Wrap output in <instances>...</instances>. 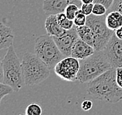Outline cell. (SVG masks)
Masks as SVG:
<instances>
[{
    "label": "cell",
    "mask_w": 122,
    "mask_h": 115,
    "mask_svg": "<svg viewBox=\"0 0 122 115\" xmlns=\"http://www.w3.org/2000/svg\"><path fill=\"white\" fill-rule=\"evenodd\" d=\"M80 1H81V0H80Z\"/></svg>",
    "instance_id": "cell-31"
},
{
    "label": "cell",
    "mask_w": 122,
    "mask_h": 115,
    "mask_svg": "<svg viewBox=\"0 0 122 115\" xmlns=\"http://www.w3.org/2000/svg\"><path fill=\"white\" fill-rule=\"evenodd\" d=\"M3 82L10 85L15 92H18L24 85L21 63L19 60L13 45L8 48L6 55L2 59Z\"/></svg>",
    "instance_id": "cell-4"
},
{
    "label": "cell",
    "mask_w": 122,
    "mask_h": 115,
    "mask_svg": "<svg viewBox=\"0 0 122 115\" xmlns=\"http://www.w3.org/2000/svg\"><path fill=\"white\" fill-rule=\"evenodd\" d=\"M35 54L42 60L51 69L54 68L61 59L64 55L58 48L52 36L44 34L38 37L35 40Z\"/></svg>",
    "instance_id": "cell-5"
},
{
    "label": "cell",
    "mask_w": 122,
    "mask_h": 115,
    "mask_svg": "<svg viewBox=\"0 0 122 115\" xmlns=\"http://www.w3.org/2000/svg\"><path fill=\"white\" fill-rule=\"evenodd\" d=\"M44 25L47 34L52 37H61L66 32L59 24L56 15H49L47 17Z\"/></svg>",
    "instance_id": "cell-12"
},
{
    "label": "cell",
    "mask_w": 122,
    "mask_h": 115,
    "mask_svg": "<svg viewBox=\"0 0 122 115\" xmlns=\"http://www.w3.org/2000/svg\"><path fill=\"white\" fill-rule=\"evenodd\" d=\"M80 64L79 59L72 56L65 57L61 59L54 68L55 74L59 78L68 82L77 80Z\"/></svg>",
    "instance_id": "cell-7"
},
{
    "label": "cell",
    "mask_w": 122,
    "mask_h": 115,
    "mask_svg": "<svg viewBox=\"0 0 122 115\" xmlns=\"http://www.w3.org/2000/svg\"><path fill=\"white\" fill-rule=\"evenodd\" d=\"M13 92H14V90L11 86L5 84L4 82H0V105H1L2 100L5 96L9 95V94H11Z\"/></svg>",
    "instance_id": "cell-19"
},
{
    "label": "cell",
    "mask_w": 122,
    "mask_h": 115,
    "mask_svg": "<svg viewBox=\"0 0 122 115\" xmlns=\"http://www.w3.org/2000/svg\"><path fill=\"white\" fill-rule=\"evenodd\" d=\"M114 33L116 34V36H117L119 39L122 40V26H121L120 28H118L117 30H116L114 31Z\"/></svg>",
    "instance_id": "cell-28"
},
{
    "label": "cell",
    "mask_w": 122,
    "mask_h": 115,
    "mask_svg": "<svg viewBox=\"0 0 122 115\" xmlns=\"http://www.w3.org/2000/svg\"><path fill=\"white\" fill-rule=\"evenodd\" d=\"M58 48L65 57L71 56L72 49L75 42L79 39V35L77 33L76 26H74L71 30L66 32L61 37H53Z\"/></svg>",
    "instance_id": "cell-9"
},
{
    "label": "cell",
    "mask_w": 122,
    "mask_h": 115,
    "mask_svg": "<svg viewBox=\"0 0 122 115\" xmlns=\"http://www.w3.org/2000/svg\"><path fill=\"white\" fill-rule=\"evenodd\" d=\"M0 82H3V69H2V60L0 58Z\"/></svg>",
    "instance_id": "cell-27"
},
{
    "label": "cell",
    "mask_w": 122,
    "mask_h": 115,
    "mask_svg": "<svg viewBox=\"0 0 122 115\" xmlns=\"http://www.w3.org/2000/svg\"><path fill=\"white\" fill-rule=\"evenodd\" d=\"M103 51L113 68H122V40L119 39L115 33Z\"/></svg>",
    "instance_id": "cell-8"
},
{
    "label": "cell",
    "mask_w": 122,
    "mask_h": 115,
    "mask_svg": "<svg viewBox=\"0 0 122 115\" xmlns=\"http://www.w3.org/2000/svg\"><path fill=\"white\" fill-rule=\"evenodd\" d=\"M114 0H94V3H100L103 5L104 6L107 8V10H109L110 8L111 7V5L114 2Z\"/></svg>",
    "instance_id": "cell-25"
},
{
    "label": "cell",
    "mask_w": 122,
    "mask_h": 115,
    "mask_svg": "<svg viewBox=\"0 0 122 115\" xmlns=\"http://www.w3.org/2000/svg\"><path fill=\"white\" fill-rule=\"evenodd\" d=\"M94 52L95 49L93 46L90 45L84 40L79 38L72 47L71 56L79 60H82L90 57Z\"/></svg>",
    "instance_id": "cell-11"
},
{
    "label": "cell",
    "mask_w": 122,
    "mask_h": 115,
    "mask_svg": "<svg viewBox=\"0 0 122 115\" xmlns=\"http://www.w3.org/2000/svg\"><path fill=\"white\" fill-rule=\"evenodd\" d=\"M82 4H91L94 3V0H81Z\"/></svg>",
    "instance_id": "cell-29"
},
{
    "label": "cell",
    "mask_w": 122,
    "mask_h": 115,
    "mask_svg": "<svg viewBox=\"0 0 122 115\" xmlns=\"http://www.w3.org/2000/svg\"><path fill=\"white\" fill-rule=\"evenodd\" d=\"M77 33H78L79 37L85 42L89 44L91 46H94V36L91 28L87 25H84L82 26H76Z\"/></svg>",
    "instance_id": "cell-15"
},
{
    "label": "cell",
    "mask_w": 122,
    "mask_h": 115,
    "mask_svg": "<svg viewBox=\"0 0 122 115\" xmlns=\"http://www.w3.org/2000/svg\"><path fill=\"white\" fill-rule=\"evenodd\" d=\"M42 109L40 105L37 104H31L27 106L26 109V115H41Z\"/></svg>",
    "instance_id": "cell-18"
},
{
    "label": "cell",
    "mask_w": 122,
    "mask_h": 115,
    "mask_svg": "<svg viewBox=\"0 0 122 115\" xmlns=\"http://www.w3.org/2000/svg\"><path fill=\"white\" fill-rule=\"evenodd\" d=\"M93 102L90 100H83V102L82 103V109L85 111H88L90 110V109L93 107Z\"/></svg>",
    "instance_id": "cell-26"
},
{
    "label": "cell",
    "mask_w": 122,
    "mask_h": 115,
    "mask_svg": "<svg viewBox=\"0 0 122 115\" xmlns=\"http://www.w3.org/2000/svg\"><path fill=\"white\" fill-rule=\"evenodd\" d=\"M14 34L10 26L0 22V50L9 48L13 45Z\"/></svg>",
    "instance_id": "cell-13"
},
{
    "label": "cell",
    "mask_w": 122,
    "mask_h": 115,
    "mask_svg": "<svg viewBox=\"0 0 122 115\" xmlns=\"http://www.w3.org/2000/svg\"><path fill=\"white\" fill-rule=\"evenodd\" d=\"M86 20H87V16L82 13L81 10H79L78 14H77L76 16V18L73 20L74 25L77 26V27H78V26H84L86 23Z\"/></svg>",
    "instance_id": "cell-20"
},
{
    "label": "cell",
    "mask_w": 122,
    "mask_h": 115,
    "mask_svg": "<svg viewBox=\"0 0 122 115\" xmlns=\"http://www.w3.org/2000/svg\"><path fill=\"white\" fill-rule=\"evenodd\" d=\"M93 5H94V3H91V4H82L81 7H80V10H81V11L85 14L86 16H88L91 15L92 13H93Z\"/></svg>",
    "instance_id": "cell-22"
},
{
    "label": "cell",
    "mask_w": 122,
    "mask_h": 115,
    "mask_svg": "<svg viewBox=\"0 0 122 115\" xmlns=\"http://www.w3.org/2000/svg\"><path fill=\"white\" fill-rule=\"evenodd\" d=\"M79 64L77 80L81 83H88L112 68L103 51H95L90 57L79 60Z\"/></svg>",
    "instance_id": "cell-2"
},
{
    "label": "cell",
    "mask_w": 122,
    "mask_h": 115,
    "mask_svg": "<svg viewBox=\"0 0 122 115\" xmlns=\"http://www.w3.org/2000/svg\"><path fill=\"white\" fill-rule=\"evenodd\" d=\"M19 115H23V114H19Z\"/></svg>",
    "instance_id": "cell-30"
},
{
    "label": "cell",
    "mask_w": 122,
    "mask_h": 115,
    "mask_svg": "<svg viewBox=\"0 0 122 115\" xmlns=\"http://www.w3.org/2000/svg\"><path fill=\"white\" fill-rule=\"evenodd\" d=\"M79 6H78L76 4H71L69 5H68L67 8L65 9V13L66 16L68 17L69 20H73L76 18V15L78 14L79 11Z\"/></svg>",
    "instance_id": "cell-17"
},
{
    "label": "cell",
    "mask_w": 122,
    "mask_h": 115,
    "mask_svg": "<svg viewBox=\"0 0 122 115\" xmlns=\"http://www.w3.org/2000/svg\"><path fill=\"white\" fill-rule=\"evenodd\" d=\"M71 4H76L81 7L82 2L80 0H44L43 10L47 15H57L65 13V9Z\"/></svg>",
    "instance_id": "cell-10"
},
{
    "label": "cell",
    "mask_w": 122,
    "mask_h": 115,
    "mask_svg": "<svg viewBox=\"0 0 122 115\" xmlns=\"http://www.w3.org/2000/svg\"><path fill=\"white\" fill-rule=\"evenodd\" d=\"M86 25L90 26L93 33L95 51H103L114 34L106 24V15L99 16L91 14L87 16Z\"/></svg>",
    "instance_id": "cell-6"
},
{
    "label": "cell",
    "mask_w": 122,
    "mask_h": 115,
    "mask_svg": "<svg viewBox=\"0 0 122 115\" xmlns=\"http://www.w3.org/2000/svg\"><path fill=\"white\" fill-rule=\"evenodd\" d=\"M116 81L119 86L122 88V68L116 69Z\"/></svg>",
    "instance_id": "cell-24"
},
{
    "label": "cell",
    "mask_w": 122,
    "mask_h": 115,
    "mask_svg": "<svg viewBox=\"0 0 122 115\" xmlns=\"http://www.w3.org/2000/svg\"><path fill=\"white\" fill-rule=\"evenodd\" d=\"M86 92L93 99L110 104L122 100V88L116 81V69L111 68L86 85Z\"/></svg>",
    "instance_id": "cell-1"
},
{
    "label": "cell",
    "mask_w": 122,
    "mask_h": 115,
    "mask_svg": "<svg viewBox=\"0 0 122 115\" xmlns=\"http://www.w3.org/2000/svg\"><path fill=\"white\" fill-rule=\"evenodd\" d=\"M106 24L110 30H117L122 26V14L117 11H109L106 16Z\"/></svg>",
    "instance_id": "cell-14"
},
{
    "label": "cell",
    "mask_w": 122,
    "mask_h": 115,
    "mask_svg": "<svg viewBox=\"0 0 122 115\" xmlns=\"http://www.w3.org/2000/svg\"><path fill=\"white\" fill-rule=\"evenodd\" d=\"M109 11H117L122 14V0H114Z\"/></svg>",
    "instance_id": "cell-23"
},
{
    "label": "cell",
    "mask_w": 122,
    "mask_h": 115,
    "mask_svg": "<svg viewBox=\"0 0 122 115\" xmlns=\"http://www.w3.org/2000/svg\"><path fill=\"white\" fill-rule=\"evenodd\" d=\"M21 66L25 85L39 84L50 75V69L34 53L27 51L23 55Z\"/></svg>",
    "instance_id": "cell-3"
},
{
    "label": "cell",
    "mask_w": 122,
    "mask_h": 115,
    "mask_svg": "<svg viewBox=\"0 0 122 115\" xmlns=\"http://www.w3.org/2000/svg\"><path fill=\"white\" fill-rule=\"evenodd\" d=\"M107 8L104 6L103 5L100 3H94L93 9V13L92 14H93L95 16H104L107 13Z\"/></svg>",
    "instance_id": "cell-21"
},
{
    "label": "cell",
    "mask_w": 122,
    "mask_h": 115,
    "mask_svg": "<svg viewBox=\"0 0 122 115\" xmlns=\"http://www.w3.org/2000/svg\"><path fill=\"white\" fill-rule=\"evenodd\" d=\"M57 20L59 23V24L61 26L62 28L65 30H71L75 25H74V22L73 20H69L66 16L65 13H61L57 14Z\"/></svg>",
    "instance_id": "cell-16"
}]
</instances>
